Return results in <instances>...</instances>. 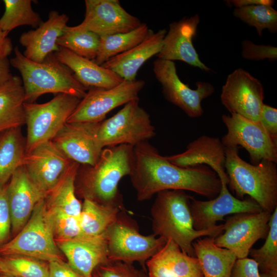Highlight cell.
<instances>
[{
	"label": "cell",
	"instance_id": "23",
	"mask_svg": "<svg viewBox=\"0 0 277 277\" xmlns=\"http://www.w3.org/2000/svg\"><path fill=\"white\" fill-rule=\"evenodd\" d=\"M145 267L149 277H204L197 258L183 252L171 239Z\"/></svg>",
	"mask_w": 277,
	"mask_h": 277
},
{
	"label": "cell",
	"instance_id": "2",
	"mask_svg": "<svg viewBox=\"0 0 277 277\" xmlns=\"http://www.w3.org/2000/svg\"><path fill=\"white\" fill-rule=\"evenodd\" d=\"M133 147H105L94 165H80L75 180L76 196L101 205L124 208L118 186L121 180L131 172Z\"/></svg>",
	"mask_w": 277,
	"mask_h": 277
},
{
	"label": "cell",
	"instance_id": "7",
	"mask_svg": "<svg viewBox=\"0 0 277 277\" xmlns=\"http://www.w3.org/2000/svg\"><path fill=\"white\" fill-rule=\"evenodd\" d=\"M155 129L150 115L132 100L112 117L95 124V136L103 148L120 145L133 146L153 137Z\"/></svg>",
	"mask_w": 277,
	"mask_h": 277
},
{
	"label": "cell",
	"instance_id": "26",
	"mask_svg": "<svg viewBox=\"0 0 277 277\" xmlns=\"http://www.w3.org/2000/svg\"><path fill=\"white\" fill-rule=\"evenodd\" d=\"M57 60L68 67L78 81L87 89L112 88L123 80L111 70L59 47L54 53Z\"/></svg>",
	"mask_w": 277,
	"mask_h": 277
},
{
	"label": "cell",
	"instance_id": "6",
	"mask_svg": "<svg viewBox=\"0 0 277 277\" xmlns=\"http://www.w3.org/2000/svg\"><path fill=\"white\" fill-rule=\"evenodd\" d=\"M49 222L45 199L35 206L23 228L0 247V256L21 255L47 262L63 261Z\"/></svg>",
	"mask_w": 277,
	"mask_h": 277
},
{
	"label": "cell",
	"instance_id": "38",
	"mask_svg": "<svg viewBox=\"0 0 277 277\" xmlns=\"http://www.w3.org/2000/svg\"><path fill=\"white\" fill-rule=\"evenodd\" d=\"M47 209L55 242L71 240L82 235L79 216L48 208Z\"/></svg>",
	"mask_w": 277,
	"mask_h": 277
},
{
	"label": "cell",
	"instance_id": "48",
	"mask_svg": "<svg viewBox=\"0 0 277 277\" xmlns=\"http://www.w3.org/2000/svg\"><path fill=\"white\" fill-rule=\"evenodd\" d=\"M0 277H17V276L3 274V273H0Z\"/></svg>",
	"mask_w": 277,
	"mask_h": 277
},
{
	"label": "cell",
	"instance_id": "8",
	"mask_svg": "<svg viewBox=\"0 0 277 277\" xmlns=\"http://www.w3.org/2000/svg\"><path fill=\"white\" fill-rule=\"evenodd\" d=\"M81 100L64 94H56L45 103H25L27 125L25 154L52 141L67 123Z\"/></svg>",
	"mask_w": 277,
	"mask_h": 277
},
{
	"label": "cell",
	"instance_id": "21",
	"mask_svg": "<svg viewBox=\"0 0 277 277\" xmlns=\"http://www.w3.org/2000/svg\"><path fill=\"white\" fill-rule=\"evenodd\" d=\"M56 243L68 263L84 277H91L97 266L109 261L105 233L97 236L80 235Z\"/></svg>",
	"mask_w": 277,
	"mask_h": 277
},
{
	"label": "cell",
	"instance_id": "14",
	"mask_svg": "<svg viewBox=\"0 0 277 277\" xmlns=\"http://www.w3.org/2000/svg\"><path fill=\"white\" fill-rule=\"evenodd\" d=\"M220 98L231 114L259 121L264 105V88L258 79L242 68L236 69L228 75Z\"/></svg>",
	"mask_w": 277,
	"mask_h": 277
},
{
	"label": "cell",
	"instance_id": "35",
	"mask_svg": "<svg viewBox=\"0 0 277 277\" xmlns=\"http://www.w3.org/2000/svg\"><path fill=\"white\" fill-rule=\"evenodd\" d=\"M56 43L60 47L93 61L98 52L100 37L92 32L67 26Z\"/></svg>",
	"mask_w": 277,
	"mask_h": 277
},
{
	"label": "cell",
	"instance_id": "50",
	"mask_svg": "<svg viewBox=\"0 0 277 277\" xmlns=\"http://www.w3.org/2000/svg\"><path fill=\"white\" fill-rule=\"evenodd\" d=\"M0 273H1V270H0Z\"/></svg>",
	"mask_w": 277,
	"mask_h": 277
},
{
	"label": "cell",
	"instance_id": "10",
	"mask_svg": "<svg viewBox=\"0 0 277 277\" xmlns=\"http://www.w3.org/2000/svg\"><path fill=\"white\" fill-rule=\"evenodd\" d=\"M222 120L227 129L221 140L225 148H245L253 165L262 160L277 163V141L269 136L259 122L236 114H224Z\"/></svg>",
	"mask_w": 277,
	"mask_h": 277
},
{
	"label": "cell",
	"instance_id": "41",
	"mask_svg": "<svg viewBox=\"0 0 277 277\" xmlns=\"http://www.w3.org/2000/svg\"><path fill=\"white\" fill-rule=\"evenodd\" d=\"M7 184L0 187V247L8 242L11 231V217L7 196Z\"/></svg>",
	"mask_w": 277,
	"mask_h": 277
},
{
	"label": "cell",
	"instance_id": "24",
	"mask_svg": "<svg viewBox=\"0 0 277 277\" xmlns=\"http://www.w3.org/2000/svg\"><path fill=\"white\" fill-rule=\"evenodd\" d=\"M167 31L161 29L154 32L149 30L145 38L139 44L108 60L101 66L115 73L123 80H136L142 66L160 51Z\"/></svg>",
	"mask_w": 277,
	"mask_h": 277
},
{
	"label": "cell",
	"instance_id": "13",
	"mask_svg": "<svg viewBox=\"0 0 277 277\" xmlns=\"http://www.w3.org/2000/svg\"><path fill=\"white\" fill-rule=\"evenodd\" d=\"M271 213L262 210L245 212L228 216L223 231L214 238L215 244L230 250L237 259L247 258L253 245L266 238Z\"/></svg>",
	"mask_w": 277,
	"mask_h": 277
},
{
	"label": "cell",
	"instance_id": "18",
	"mask_svg": "<svg viewBox=\"0 0 277 277\" xmlns=\"http://www.w3.org/2000/svg\"><path fill=\"white\" fill-rule=\"evenodd\" d=\"M95 124L67 123L52 141L71 161L93 166L104 149L95 136Z\"/></svg>",
	"mask_w": 277,
	"mask_h": 277
},
{
	"label": "cell",
	"instance_id": "9",
	"mask_svg": "<svg viewBox=\"0 0 277 277\" xmlns=\"http://www.w3.org/2000/svg\"><path fill=\"white\" fill-rule=\"evenodd\" d=\"M105 232L109 261L138 262L145 269L146 262L164 247L167 241L152 234H141L130 219L122 216Z\"/></svg>",
	"mask_w": 277,
	"mask_h": 277
},
{
	"label": "cell",
	"instance_id": "25",
	"mask_svg": "<svg viewBox=\"0 0 277 277\" xmlns=\"http://www.w3.org/2000/svg\"><path fill=\"white\" fill-rule=\"evenodd\" d=\"M225 150L220 138L203 135L190 142L184 152L166 157L172 164L182 167L206 165L220 176L226 174Z\"/></svg>",
	"mask_w": 277,
	"mask_h": 277
},
{
	"label": "cell",
	"instance_id": "28",
	"mask_svg": "<svg viewBox=\"0 0 277 277\" xmlns=\"http://www.w3.org/2000/svg\"><path fill=\"white\" fill-rule=\"evenodd\" d=\"M25 103L22 78L12 75L0 88V133L25 124Z\"/></svg>",
	"mask_w": 277,
	"mask_h": 277
},
{
	"label": "cell",
	"instance_id": "42",
	"mask_svg": "<svg viewBox=\"0 0 277 277\" xmlns=\"http://www.w3.org/2000/svg\"><path fill=\"white\" fill-rule=\"evenodd\" d=\"M259 122L269 136L277 141V109L264 104Z\"/></svg>",
	"mask_w": 277,
	"mask_h": 277
},
{
	"label": "cell",
	"instance_id": "37",
	"mask_svg": "<svg viewBox=\"0 0 277 277\" xmlns=\"http://www.w3.org/2000/svg\"><path fill=\"white\" fill-rule=\"evenodd\" d=\"M233 15L255 28L259 36L266 29L271 33L277 31V11L272 6L259 5L235 8Z\"/></svg>",
	"mask_w": 277,
	"mask_h": 277
},
{
	"label": "cell",
	"instance_id": "27",
	"mask_svg": "<svg viewBox=\"0 0 277 277\" xmlns=\"http://www.w3.org/2000/svg\"><path fill=\"white\" fill-rule=\"evenodd\" d=\"M195 257L204 277H230L236 255L214 243V237L207 236L192 243Z\"/></svg>",
	"mask_w": 277,
	"mask_h": 277
},
{
	"label": "cell",
	"instance_id": "20",
	"mask_svg": "<svg viewBox=\"0 0 277 277\" xmlns=\"http://www.w3.org/2000/svg\"><path fill=\"white\" fill-rule=\"evenodd\" d=\"M46 196L31 181L23 166L15 171L7 184L11 231L14 234L23 228L36 205Z\"/></svg>",
	"mask_w": 277,
	"mask_h": 277
},
{
	"label": "cell",
	"instance_id": "31",
	"mask_svg": "<svg viewBox=\"0 0 277 277\" xmlns=\"http://www.w3.org/2000/svg\"><path fill=\"white\" fill-rule=\"evenodd\" d=\"M124 210L114 205L97 204L84 199L79 215L81 235L97 236L104 234Z\"/></svg>",
	"mask_w": 277,
	"mask_h": 277
},
{
	"label": "cell",
	"instance_id": "12",
	"mask_svg": "<svg viewBox=\"0 0 277 277\" xmlns=\"http://www.w3.org/2000/svg\"><path fill=\"white\" fill-rule=\"evenodd\" d=\"M153 71L168 102L179 107L190 117L203 115L202 101L214 92L211 84L199 81L196 83L195 89L190 88L180 79L173 61L157 58L153 62Z\"/></svg>",
	"mask_w": 277,
	"mask_h": 277
},
{
	"label": "cell",
	"instance_id": "46",
	"mask_svg": "<svg viewBox=\"0 0 277 277\" xmlns=\"http://www.w3.org/2000/svg\"><path fill=\"white\" fill-rule=\"evenodd\" d=\"M228 2L235 6V8L259 5L272 6L274 2L272 0H231Z\"/></svg>",
	"mask_w": 277,
	"mask_h": 277
},
{
	"label": "cell",
	"instance_id": "11",
	"mask_svg": "<svg viewBox=\"0 0 277 277\" xmlns=\"http://www.w3.org/2000/svg\"><path fill=\"white\" fill-rule=\"evenodd\" d=\"M144 85L145 82L142 80H123L111 88L89 89L67 123H100L113 109L139 98L138 94Z\"/></svg>",
	"mask_w": 277,
	"mask_h": 277
},
{
	"label": "cell",
	"instance_id": "49",
	"mask_svg": "<svg viewBox=\"0 0 277 277\" xmlns=\"http://www.w3.org/2000/svg\"><path fill=\"white\" fill-rule=\"evenodd\" d=\"M142 277H149V276L148 275L147 273H145L144 271H142Z\"/></svg>",
	"mask_w": 277,
	"mask_h": 277
},
{
	"label": "cell",
	"instance_id": "44",
	"mask_svg": "<svg viewBox=\"0 0 277 277\" xmlns=\"http://www.w3.org/2000/svg\"><path fill=\"white\" fill-rule=\"evenodd\" d=\"M48 264V277H84L63 260L51 261Z\"/></svg>",
	"mask_w": 277,
	"mask_h": 277
},
{
	"label": "cell",
	"instance_id": "40",
	"mask_svg": "<svg viewBox=\"0 0 277 277\" xmlns=\"http://www.w3.org/2000/svg\"><path fill=\"white\" fill-rule=\"evenodd\" d=\"M241 55L243 58L250 61H262L266 59L274 61L277 59V48L270 45H257L244 39L242 42Z\"/></svg>",
	"mask_w": 277,
	"mask_h": 277
},
{
	"label": "cell",
	"instance_id": "45",
	"mask_svg": "<svg viewBox=\"0 0 277 277\" xmlns=\"http://www.w3.org/2000/svg\"><path fill=\"white\" fill-rule=\"evenodd\" d=\"M8 33L0 29V58H8L13 48L11 39L8 36Z\"/></svg>",
	"mask_w": 277,
	"mask_h": 277
},
{
	"label": "cell",
	"instance_id": "15",
	"mask_svg": "<svg viewBox=\"0 0 277 277\" xmlns=\"http://www.w3.org/2000/svg\"><path fill=\"white\" fill-rule=\"evenodd\" d=\"M83 21L75 29L92 32L100 37L127 32L142 23L129 13L118 0H86Z\"/></svg>",
	"mask_w": 277,
	"mask_h": 277
},
{
	"label": "cell",
	"instance_id": "4",
	"mask_svg": "<svg viewBox=\"0 0 277 277\" xmlns=\"http://www.w3.org/2000/svg\"><path fill=\"white\" fill-rule=\"evenodd\" d=\"M14 51L15 55L9 63L21 74L25 103H34L46 93H64L80 100L86 95L87 89L57 60L54 53L39 63L26 58L17 46Z\"/></svg>",
	"mask_w": 277,
	"mask_h": 277
},
{
	"label": "cell",
	"instance_id": "5",
	"mask_svg": "<svg viewBox=\"0 0 277 277\" xmlns=\"http://www.w3.org/2000/svg\"><path fill=\"white\" fill-rule=\"evenodd\" d=\"M224 167L228 185L236 197L248 195L271 213L277 208L276 163L268 160L249 163L240 157L239 148L231 147L226 148Z\"/></svg>",
	"mask_w": 277,
	"mask_h": 277
},
{
	"label": "cell",
	"instance_id": "22",
	"mask_svg": "<svg viewBox=\"0 0 277 277\" xmlns=\"http://www.w3.org/2000/svg\"><path fill=\"white\" fill-rule=\"evenodd\" d=\"M68 20L66 14L52 10L49 13L48 19L35 30L23 33L19 41L25 48L24 55L40 63L53 52H56L59 49L57 40L63 34Z\"/></svg>",
	"mask_w": 277,
	"mask_h": 277
},
{
	"label": "cell",
	"instance_id": "32",
	"mask_svg": "<svg viewBox=\"0 0 277 277\" xmlns=\"http://www.w3.org/2000/svg\"><path fill=\"white\" fill-rule=\"evenodd\" d=\"M149 30L147 25L142 23L138 27L127 32L100 36L98 52L93 61L102 65L112 57L128 51L141 43Z\"/></svg>",
	"mask_w": 277,
	"mask_h": 277
},
{
	"label": "cell",
	"instance_id": "19",
	"mask_svg": "<svg viewBox=\"0 0 277 277\" xmlns=\"http://www.w3.org/2000/svg\"><path fill=\"white\" fill-rule=\"evenodd\" d=\"M200 18L196 14L169 24L165 35L161 49L156 55L159 59L173 61H181L206 72L210 69L200 59L193 45Z\"/></svg>",
	"mask_w": 277,
	"mask_h": 277
},
{
	"label": "cell",
	"instance_id": "34",
	"mask_svg": "<svg viewBox=\"0 0 277 277\" xmlns=\"http://www.w3.org/2000/svg\"><path fill=\"white\" fill-rule=\"evenodd\" d=\"M5 11L0 18V29L9 33L24 25L37 28L43 22L32 7L31 0H4Z\"/></svg>",
	"mask_w": 277,
	"mask_h": 277
},
{
	"label": "cell",
	"instance_id": "43",
	"mask_svg": "<svg viewBox=\"0 0 277 277\" xmlns=\"http://www.w3.org/2000/svg\"><path fill=\"white\" fill-rule=\"evenodd\" d=\"M230 277H261L256 262L252 259H237Z\"/></svg>",
	"mask_w": 277,
	"mask_h": 277
},
{
	"label": "cell",
	"instance_id": "36",
	"mask_svg": "<svg viewBox=\"0 0 277 277\" xmlns=\"http://www.w3.org/2000/svg\"><path fill=\"white\" fill-rule=\"evenodd\" d=\"M1 273L17 277H48V262L21 255L0 256Z\"/></svg>",
	"mask_w": 277,
	"mask_h": 277
},
{
	"label": "cell",
	"instance_id": "3",
	"mask_svg": "<svg viewBox=\"0 0 277 277\" xmlns=\"http://www.w3.org/2000/svg\"><path fill=\"white\" fill-rule=\"evenodd\" d=\"M192 197L182 190L158 192L151 208L153 234L167 241L173 240L188 255L195 257L193 242L202 236L216 237L224 230V224L196 230L190 210Z\"/></svg>",
	"mask_w": 277,
	"mask_h": 277
},
{
	"label": "cell",
	"instance_id": "39",
	"mask_svg": "<svg viewBox=\"0 0 277 277\" xmlns=\"http://www.w3.org/2000/svg\"><path fill=\"white\" fill-rule=\"evenodd\" d=\"M142 271L120 261H108L97 266L91 277H142Z\"/></svg>",
	"mask_w": 277,
	"mask_h": 277
},
{
	"label": "cell",
	"instance_id": "29",
	"mask_svg": "<svg viewBox=\"0 0 277 277\" xmlns=\"http://www.w3.org/2000/svg\"><path fill=\"white\" fill-rule=\"evenodd\" d=\"M79 166V164L72 161L57 184L48 193L45 201L48 209L79 216L82 204L75 192V180Z\"/></svg>",
	"mask_w": 277,
	"mask_h": 277
},
{
	"label": "cell",
	"instance_id": "47",
	"mask_svg": "<svg viewBox=\"0 0 277 277\" xmlns=\"http://www.w3.org/2000/svg\"><path fill=\"white\" fill-rule=\"evenodd\" d=\"M10 66V64L8 58H0V88L12 75Z\"/></svg>",
	"mask_w": 277,
	"mask_h": 277
},
{
	"label": "cell",
	"instance_id": "33",
	"mask_svg": "<svg viewBox=\"0 0 277 277\" xmlns=\"http://www.w3.org/2000/svg\"><path fill=\"white\" fill-rule=\"evenodd\" d=\"M249 254L256 262L261 277H277V208L271 213L264 244L251 248Z\"/></svg>",
	"mask_w": 277,
	"mask_h": 277
},
{
	"label": "cell",
	"instance_id": "16",
	"mask_svg": "<svg viewBox=\"0 0 277 277\" xmlns=\"http://www.w3.org/2000/svg\"><path fill=\"white\" fill-rule=\"evenodd\" d=\"M221 182V190L215 197L208 201H200L192 197L190 210L194 228L196 230L213 228L217 226V222L224 221V217L228 215L263 210L251 198L241 200L234 196L228 189V182Z\"/></svg>",
	"mask_w": 277,
	"mask_h": 277
},
{
	"label": "cell",
	"instance_id": "1",
	"mask_svg": "<svg viewBox=\"0 0 277 277\" xmlns=\"http://www.w3.org/2000/svg\"><path fill=\"white\" fill-rule=\"evenodd\" d=\"M129 176L138 201L148 200L167 190L192 191L210 200L215 197L221 188L219 176L209 166L175 165L161 155L148 141L133 147Z\"/></svg>",
	"mask_w": 277,
	"mask_h": 277
},
{
	"label": "cell",
	"instance_id": "30",
	"mask_svg": "<svg viewBox=\"0 0 277 277\" xmlns=\"http://www.w3.org/2000/svg\"><path fill=\"white\" fill-rule=\"evenodd\" d=\"M25 150L26 140L21 127L0 133V187L6 185L15 171L23 165Z\"/></svg>",
	"mask_w": 277,
	"mask_h": 277
},
{
	"label": "cell",
	"instance_id": "17",
	"mask_svg": "<svg viewBox=\"0 0 277 277\" xmlns=\"http://www.w3.org/2000/svg\"><path fill=\"white\" fill-rule=\"evenodd\" d=\"M72 162L50 141L25 154L22 166L33 183L47 195Z\"/></svg>",
	"mask_w": 277,
	"mask_h": 277
}]
</instances>
